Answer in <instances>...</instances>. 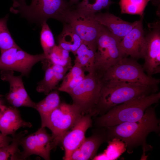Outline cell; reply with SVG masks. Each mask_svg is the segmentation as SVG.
<instances>
[{
    "instance_id": "6da1fadb",
    "label": "cell",
    "mask_w": 160,
    "mask_h": 160,
    "mask_svg": "<svg viewBox=\"0 0 160 160\" xmlns=\"http://www.w3.org/2000/svg\"><path fill=\"white\" fill-rule=\"evenodd\" d=\"M155 108V106L148 107L137 121L105 127L109 141L113 139L121 141L129 153L139 146L144 153L151 150L153 147L146 142L147 137L152 132L159 134L160 131V121L156 116Z\"/></svg>"
},
{
    "instance_id": "7a4b0ae2",
    "label": "cell",
    "mask_w": 160,
    "mask_h": 160,
    "mask_svg": "<svg viewBox=\"0 0 160 160\" xmlns=\"http://www.w3.org/2000/svg\"><path fill=\"white\" fill-rule=\"evenodd\" d=\"M101 82L99 99L92 113V116L102 115L116 105L156 92L159 90L158 87L136 83Z\"/></svg>"
},
{
    "instance_id": "3957f363",
    "label": "cell",
    "mask_w": 160,
    "mask_h": 160,
    "mask_svg": "<svg viewBox=\"0 0 160 160\" xmlns=\"http://www.w3.org/2000/svg\"><path fill=\"white\" fill-rule=\"evenodd\" d=\"M25 1L13 0L10 11L41 26L50 18L67 23L75 6L66 0H32L29 5Z\"/></svg>"
},
{
    "instance_id": "277c9868",
    "label": "cell",
    "mask_w": 160,
    "mask_h": 160,
    "mask_svg": "<svg viewBox=\"0 0 160 160\" xmlns=\"http://www.w3.org/2000/svg\"><path fill=\"white\" fill-rule=\"evenodd\" d=\"M160 92L154 93L116 105L97 117L95 124L98 128L107 127L124 122L138 121L147 108L159 102Z\"/></svg>"
},
{
    "instance_id": "5b68a950",
    "label": "cell",
    "mask_w": 160,
    "mask_h": 160,
    "mask_svg": "<svg viewBox=\"0 0 160 160\" xmlns=\"http://www.w3.org/2000/svg\"><path fill=\"white\" fill-rule=\"evenodd\" d=\"M120 42L103 26L97 39L95 59L94 73L100 79L108 69L127 57Z\"/></svg>"
},
{
    "instance_id": "8992f818",
    "label": "cell",
    "mask_w": 160,
    "mask_h": 160,
    "mask_svg": "<svg viewBox=\"0 0 160 160\" xmlns=\"http://www.w3.org/2000/svg\"><path fill=\"white\" fill-rule=\"evenodd\" d=\"M102 81H114L136 83L158 87L160 79L149 76L137 60L125 57L108 69L103 74Z\"/></svg>"
},
{
    "instance_id": "52a82bcc",
    "label": "cell",
    "mask_w": 160,
    "mask_h": 160,
    "mask_svg": "<svg viewBox=\"0 0 160 160\" xmlns=\"http://www.w3.org/2000/svg\"><path fill=\"white\" fill-rule=\"evenodd\" d=\"M83 115L76 105L65 102L60 103L52 112L43 127H47L52 132L53 148L61 143L65 134Z\"/></svg>"
},
{
    "instance_id": "ba28073f",
    "label": "cell",
    "mask_w": 160,
    "mask_h": 160,
    "mask_svg": "<svg viewBox=\"0 0 160 160\" xmlns=\"http://www.w3.org/2000/svg\"><path fill=\"white\" fill-rule=\"evenodd\" d=\"M101 85V79L98 76L88 73L68 94L72 99L73 103L79 108L83 115H91L98 102Z\"/></svg>"
},
{
    "instance_id": "9c48e42d",
    "label": "cell",
    "mask_w": 160,
    "mask_h": 160,
    "mask_svg": "<svg viewBox=\"0 0 160 160\" xmlns=\"http://www.w3.org/2000/svg\"><path fill=\"white\" fill-rule=\"evenodd\" d=\"M95 14L75 7L66 23L71 26L82 42L95 51L97 39L103 26L96 20Z\"/></svg>"
},
{
    "instance_id": "30bf717a",
    "label": "cell",
    "mask_w": 160,
    "mask_h": 160,
    "mask_svg": "<svg viewBox=\"0 0 160 160\" xmlns=\"http://www.w3.org/2000/svg\"><path fill=\"white\" fill-rule=\"evenodd\" d=\"M0 52V70L17 71L23 76H28L36 63L46 59L43 53L31 55L18 46Z\"/></svg>"
},
{
    "instance_id": "8fae6325",
    "label": "cell",
    "mask_w": 160,
    "mask_h": 160,
    "mask_svg": "<svg viewBox=\"0 0 160 160\" xmlns=\"http://www.w3.org/2000/svg\"><path fill=\"white\" fill-rule=\"evenodd\" d=\"M149 31L145 36V44L143 69L148 76L152 77L160 73V24L157 21L149 23Z\"/></svg>"
},
{
    "instance_id": "7c38bea8",
    "label": "cell",
    "mask_w": 160,
    "mask_h": 160,
    "mask_svg": "<svg viewBox=\"0 0 160 160\" xmlns=\"http://www.w3.org/2000/svg\"><path fill=\"white\" fill-rule=\"evenodd\" d=\"M45 128L41 127L35 132L22 137L20 145L23 150L20 153L19 159H26L32 155L50 159V151L53 149L52 139Z\"/></svg>"
},
{
    "instance_id": "4fadbf2b",
    "label": "cell",
    "mask_w": 160,
    "mask_h": 160,
    "mask_svg": "<svg viewBox=\"0 0 160 160\" xmlns=\"http://www.w3.org/2000/svg\"><path fill=\"white\" fill-rule=\"evenodd\" d=\"M23 76H15L13 71L2 70L1 79L9 82L10 89L6 96L8 102L15 107H27L34 108L36 103L31 100L24 85Z\"/></svg>"
},
{
    "instance_id": "5bb4252c",
    "label": "cell",
    "mask_w": 160,
    "mask_h": 160,
    "mask_svg": "<svg viewBox=\"0 0 160 160\" xmlns=\"http://www.w3.org/2000/svg\"><path fill=\"white\" fill-rule=\"evenodd\" d=\"M92 117L89 114L82 115L63 138L61 143L65 151L63 158L64 160H68L72 153L80 146L84 140L86 132L92 126Z\"/></svg>"
},
{
    "instance_id": "9a60e30c",
    "label": "cell",
    "mask_w": 160,
    "mask_h": 160,
    "mask_svg": "<svg viewBox=\"0 0 160 160\" xmlns=\"http://www.w3.org/2000/svg\"><path fill=\"white\" fill-rule=\"evenodd\" d=\"M138 22L120 42L122 49L127 57L137 60L143 58L145 44L143 26V17L140 16Z\"/></svg>"
},
{
    "instance_id": "2e32d148",
    "label": "cell",
    "mask_w": 160,
    "mask_h": 160,
    "mask_svg": "<svg viewBox=\"0 0 160 160\" xmlns=\"http://www.w3.org/2000/svg\"><path fill=\"white\" fill-rule=\"evenodd\" d=\"M92 135L85 138L80 146L72 153L68 160H88L96 156L100 146L109 141L105 128H98Z\"/></svg>"
},
{
    "instance_id": "e0dca14e",
    "label": "cell",
    "mask_w": 160,
    "mask_h": 160,
    "mask_svg": "<svg viewBox=\"0 0 160 160\" xmlns=\"http://www.w3.org/2000/svg\"><path fill=\"white\" fill-rule=\"evenodd\" d=\"M95 18L121 41L138 22H127L108 12L95 14Z\"/></svg>"
},
{
    "instance_id": "ac0fdd59",
    "label": "cell",
    "mask_w": 160,
    "mask_h": 160,
    "mask_svg": "<svg viewBox=\"0 0 160 160\" xmlns=\"http://www.w3.org/2000/svg\"><path fill=\"white\" fill-rule=\"evenodd\" d=\"M32 126L31 123L22 119L16 107L4 106L0 119V131L2 135H12L20 128H30Z\"/></svg>"
},
{
    "instance_id": "d6986e66",
    "label": "cell",
    "mask_w": 160,
    "mask_h": 160,
    "mask_svg": "<svg viewBox=\"0 0 160 160\" xmlns=\"http://www.w3.org/2000/svg\"><path fill=\"white\" fill-rule=\"evenodd\" d=\"M63 24V30L57 36L58 46L72 52L74 55L82 43V41L70 24L68 23Z\"/></svg>"
},
{
    "instance_id": "ffe728a7",
    "label": "cell",
    "mask_w": 160,
    "mask_h": 160,
    "mask_svg": "<svg viewBox=\"0 0 160 160\" xmlns=\"http://www.w3.org/2000/svg\"><path fill=\"white\" fill-rule=\"evenodd\" d=\"M58 92L52 91L42 100L36 103L34 108L39 113L41 120V127L44 125L52 112L60 103Z\"/></svg>"
},
{
    "instance_id": "44dd1931",
    "label": "cell",
    "mask_w": 160,
    "mask_h": 160,
    "mask_svg": "<svg viewBox=\"0 0 160 160\" xmlns=\"http://www.w3.org/2000/svg\"><path fill=\"white\" fill-rule=\"evenodd\" d=\"M95 51L82 42L77 50L74 64L80 66L85 72L94 73Z\"/></svg>"
},
{
    "instance_id": "7402d4cb",
    "label": "cell",
    "mask_w": 160,
    "mask_h": 160,
    "mask_svg": "<svg viewBox=\"0 0 160 160\" xmlns=\"http://www.w3.org/2000/svg\"><path fill=\"white\" fill-rule=\"evenodd\" d=\"M27 132L25 130L12 135L11 143L0 148V160L19 159L20 152L19 147L21 139Z\"/></svg>"
},
{
    "instance_id": "603a6c76",
    "label": "cell",
    "mask_w": 160,
    "mask_h": 160,
    "mask_svg": "<svg viewBox=\"0 0 160 160\" xmlns=\"http://www.w3.org/2000/svg\"><path fill=\"white\" fill-rule=\"evenodd\" d=\"M151 0H120L121 14L137 15L143 17L145 9Z\"/></svg>"
},
{
    "instance_id": "cb8c5ba5",
    "label": "cell",
    "mask_w": 160,
    "mask_h": 160,
    "mask_svg": "<svg viewBox=\"0 0 160 160\" xmlns=\"http://www.w3.org/2000/svg\"><path fill=\"white\" fill-rule=\"evenodd\" d=\"M113 3L111 0H83L75 7L79 10L96 14L103 9H108Z\"/></svg>"
},
{
    "instance_id": "d4e9b609",
    "label": "cell",
    "mask_w": 160,
    "mask_h": 160,
    "mask_svg": "<svg viewBox=\"0 0 160 160\" xmlns=\"http://www.w3.org/2000/svg\"><path fill=\"white\" fill-rule=\"evenodd\" d=\"M46 64L44 76L43 79L38 83L36 90L39 92L44 93L47 95L56 88L58 84L54 80V72L52 64L46 59Z\"/></svg>"
},
{
    "instance_id": "484cf974",
    "label": "cell",
    "mask_w": 160,
    "mask_h": 160,
    "mask_svg": "<svg viewBox=\"0 0 160 160\" xmlns=\"http://www.w3.org/2000/svg\"><path fill=\"white\" fill-rule=\"evenodd\" d=\"M8 14L0 18V50H5L17 46L7 26Z\"/></svg>"
},
{
    "instance_id": "4316f807",
    "label": "cell",
    "mask_w": 160,
    "mask_h": 160,
    "mask_svg": "<svg viewBox=\"0 0 160 160\" xmlns=\"http://www.w3.org/2000/svg\"><path fill=\"white\" fill-rule=\"evenodd\" d=\"M40 34L41 44L46 58L56 45L52 33L47 22L41 25Z\"/></svg>"
},
{
    "instance_id": "83f0119b",
    "label": "cell",
    "mask_w": 160,
    "mask_h": 160,
    "mask_svg": "<svg viewBox=\"0 0 160 160\" xmlns=\"http://www.w3.org/2000/svg\"><path fill=\"white\" fill-rule=\"evenodd\" d=\"M108 142V145L103 153L106 160L116 159L126 150L124 143L120 140L113 139Z\"/></svg>"
},
{
    "instance_id": "f1b7e54d",
    "label": "cell",
    "mask_w": 160,
    "mask_h": 160,
    "mask_svg": "<svg viewBox=\"0 0 160 160\" xmlns=\"http://www.w3.org/2000/svg\"><path fill=\"white\" fill-rule=\"evenodd\" d=\"M62 50L58 45H55L46 59L52 64L59 65L71 69L72 67L71 58H66Z\"/></svg>"
},
{
    "instance_id": "f546056e",
    "label": "cell",
    "mask_w": 160,
    "mask_h": 160,
    "mask_svg": "<svg viewBox=\"0 0 160 160\" xmlns=\"http://www.w3.org/2000/svg\"><path fill=\"white\" fill-rule=\"evenodd\" d=\"M85 76L84 74L66 82H62L58 90L68 94L80 83L84 78Z\"/></svg>"
},
{
    "instance_id": "4dcf8cb0",
    "label": "cell",
    "mask_w": 160,
    "mask_h": 160,
    "mask_svg": "<svg viewBox=\"0 0 160 160\" xmlns=\"http://www.w3.org/2000/svg\"><path fill=\"white\" fill-rule=\"evenodd\" d=\"M84 74V71L78 65L74 64L71 68L68 73L65 75L63 79L62 82H64L71 79Z\"/></svg>"
},
{
    "instance_id": "1f68e13d",
    "label": "cell",
    "mask_w": 160,
    "mask_h": 160,
    "mask_svg": "<svg viewBox=\"0 0 160 160\" xmlns=\"http://www.w3.org/2000/svg\"><path fill=\"white\" fill-rule=\"evenodd\" d=\"M12 139V138L4 136L0 133V145L3 147L6 146L11 142Z\"/></svg>"
},
{
    "instance_id": "d6a6232c",
    "label": "cell",
    "mask_w": 160,
    "mask_h": 160,
    "mask_svg": "<svg viewBox=\"0 0 160 160\" xmlns=\"http://www.w3.org/2000/svg\"><path fill=\"white\" fill-rule=\"evenodd\" d=\"M152 4L158 7L157 13L158 15H160V0H151Z\"/></svg>"
},
{
    "instance_id": "836d02e7",
    "label": "cell",
    "mask_w": 160,
    "mask_h": 160,
    "mask_svg": "<svg viewBox=\"0 0 160 160\" xmlns=\"http://www.w3.org/2000/svg\"><path fill=\"white\" fill-rule=\"evenodd\" d=\"M79 0H69V3L72 5L75 6L79 3Z\"/></svg>"
},
{
    "instance_id": "e575fe53",
    "label": "cell",
    "mask_w": 160,
    "mask_h": 160,
    "mask_svg": "<svg viewBox=\"0 0 160 160\" xmlns=\"http://www.w3.org/2000/svg\"><path fill=\"white\" fill-rule=\"evenodd\" d=\"M4 105H2L1 106H0V119L2 113V110L4 106Z\"/></svg>"
},
{
    "instance_id": "d590c367",
    "label": "cell",
    "mask_w": 160,
    "mask_h": 160,
    "mask_svg": "<svg viewBox=\"0 0 160 160\" xmlns=\"http://www.w3.org/2000/svg\"><path fill=\"white\" fill-rule=\"evenodd\" d=\"M3 104L2 103L1 101V95L0 94V106L2 105Z\"/></svg>"
},
{
    "instance_id": "8d00e7d4",
    "label": "cell",
    "mask_w": 160,
    "mask_h": 160,
    "mask_svg": "<svg viewBox=\"0 0 160 160\" xmlns=\"http://www.w3.org/2000/svg\"><path fill=\"white\" fill-rule=\"evenodd\" d=\"M3 147V146H2L1 145H0V148H1V147Z\"/></svg>"
}]
</instances>
